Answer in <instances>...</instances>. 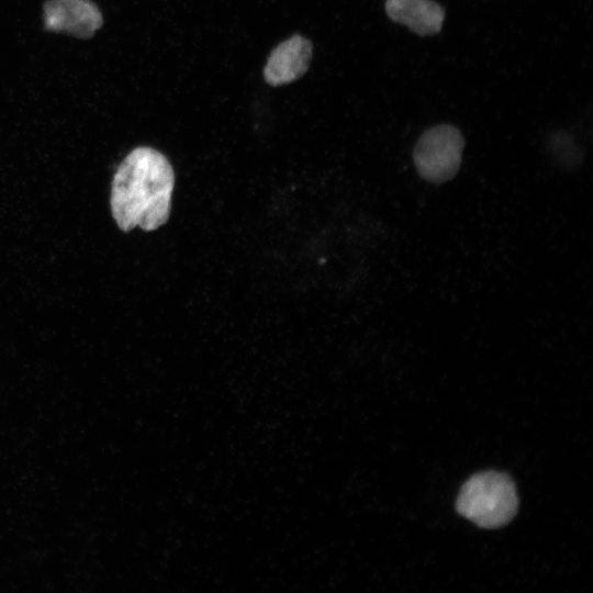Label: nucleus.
<instances>
[{"mask_svg":"<svg viewBox=\"0 0 593 593\" xmlns=\"http://www.w3.org/2000/svg\"><path fill=\"white\" fill-rule=\"evenodd\" d=\"M175 175L168 159L150 147H137L119 166L111 187V211L118 226L154 231L170 214Z\"/></svg>","mask_w":593,"mask_h":593,"instance_id":"obj_1","label":"nucleus"},{"mask_svg":"<svg viewBox=\"0 0 593 593\" xmlns=\"http://www.w3.org/2000/svg\"><path fill=\"white\" fill-rule=\"evenodd\" d=\"M457 511L482 528H499L513 519L518 497L512 479L502 472L485 471L471 477L461 488Z\"/></svg>","mask_w":593,"mask_h":593,"instance_id":"obj_2","label":"nucleus"},{"mask_svg":"<svg viewBox=\"0 0 593 593\" xmlns=\"http://www.w3.org/2000/svg\"><path fill=\"white\" fill-rule=\"evenodd\" d=\"M463 146V136L454 125L440 124L426 130L413 150L418 175L432 183L451 179L459 170Z\"/></svg>","mask_w":593,"mask_h":593,"instance_id":"obj_3","label":"nucleus"},{"mask_svg":"<svg viewBox=\"0 0 593 593\" xmlns=\"http://www.w3.org/2000/svg\"><path fill=\"white\" fill-rule=\"evenodd\" d=\"M103 23L99 8L91 0H47L44 25L79 38L91 37Z\"/></svg>","mask_w":593,"mask_h":593,"instance_id":"obj_4","label":"nucleus"},{"mask_svg":"<svg viewBox=\"0 0 593 593\" xmlns=\"http://www.w3.org/2000/svg\"><path fill=\"white\" fill-rule=\"evenodd\" d=\"M312 54V43L301 35H293L280 43L270 53L265 66L266 82L278 87L298 80L307 71Z\"/></svg>","mask_w":593,"mask_h":593,"instance_id":"obj_5","label":"nucleus"},{"mask_svg":"<svg viewBox=\"0 0 593 593\" xmlns=\"http://www.w3.org/2000/svg\"><path fill=\"white\" fill-rule=\"evenodd\" d=\"M385 12L392 21L422 36L437 34L445 19L443 7L433 0H387Z\"/></svg>","mask_w":593,"mask_h":593,"instance_id":"obj_6","label":"nucleus"}]
</instances>
